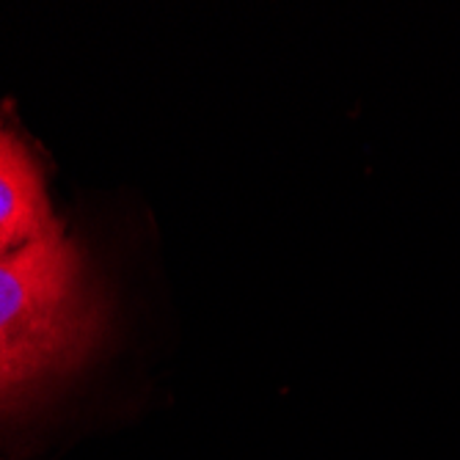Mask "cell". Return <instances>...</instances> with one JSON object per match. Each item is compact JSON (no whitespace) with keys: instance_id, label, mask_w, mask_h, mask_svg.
<instances>
[{"instance_id":"1","label":"cell","mask_w":460,"mask_h":460,"mask_svg":"<svg viewBox=\"0 0 460 460\" xmlns=\"http://www.w3.org/2000/svg\"><path fill=\"white\" fill-rule=\"evenodd\" d=\"M105 333L89 257L64 224L0 262V405L77 369Z\"/></svg>"},{"instance_id":"2","label":"cell","mask_w":460,"mask_h":460,"mask_svg":"<svg viewBox=\"0 0 460 460\" xmlns=\"http://www.w3.org/2000/svg\"><path fill=\"white\" fill-rule=\"evenodd\" d=\"M58 224L39 160L17 133L0 130V262L20 254Z\"/></svg>"}]
</instances>
